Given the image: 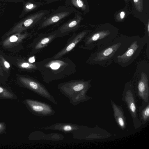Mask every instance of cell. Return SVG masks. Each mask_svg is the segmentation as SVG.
<instances>
[{
	"label": "cell",
	"mask_w": 149,
	"mask_h": 149,
	"mask_svg": "<svg viewBox=\"0 0 149 149\" xmlns=\"http://www.w3.org/2000/svg\"><path fill=\"white\" fill-rule=\"evenodd\" d=\"M132 38L133 36H118L113 40L95 49L88 58V62L91 65L107 67L116 57L125 51Z\"/></svg>",
	"instance_id": "1"
},
{
	"label": "cell",
	"mask_w": 149,
	"mask_h": 149,
	"mask_svg": "<svg viewBox=\"0 0 149 149\" xmlns=\"http://www.w3.org/2000/svg\"><path fill=\"white\" fill-rule=\"evenodd\" d=\"M91 80L70 81L58 84V88L69 100V102L76 106L91 98L86 94L91 86Z\"/></svg>",
	"instance_id": "2"
},
{
	"label": "cell",
	"mask_w": 149,
	"mask_h": 149,
	"mask_svg": "<svg viewBox=\"0 0 149 149\" xmlns=\"http://www.w3.org/2000/svg\"><path fill=\"white\" fill-rule=\"evenodd\" d=\"M149 43L145 36H133L132 40L125 51L122 54L116 57L113 62L123 67L129 65L138 58L146 43L149 49Z\"/></svg>",
	"instance_id": "3"
},
{
	"label": "cell",
	"mask_w": 149,
	"mask_h": 149,
	"mask_svg": "<svg viewBox=\"0 0 149 149\" xmlns=\"http://www.w3.org/2000/svg\"><path fill=\"white\" fill-rule=\"evenodd\" d=\"M149 65L146 61L139 63L135 73L137 94L142 102H149Z\"/></svg>",
	"instance_id": "4"
},
{
	"label": "cell",
	"mask_w": 149,
	"mask_h": 149,
	"mask_svg": "<svg viewBox=\"0 0 149 149\" xmlns=\"http://www.w3.org/2000/svg\"><path fill=\"white\" fill-rule=\"evenodd\" d=\"M118 35L117 32L109 29L96 30L85 37L84 43L86 48L90 50L95 49L117 38Z\"/></svg>",
	"instance_id": "5"
},
{
	"label": "cell",
	"mask_w": 149,
	"mask_h": 149,
	"mask_svg": "<svg viewBox=\"0 0 149 149\" xmlns=\"http://www.w3.org/2000/svg\"><path fill=\"white\" fill-rule=\"evenodd\" d=\"M133 85L127 82L124 86L122 94V100L125 103L130 113L135 129L139 128L142 124L139 120L137 114L136 104Z\"/></svg>",
	"instance_id": "6"
},
{
	"label": "cell",
	"mask_w": 149,
	"mask_h": 149,
	"mask_svg": "<svg viewBox=\"0 0 149 149\" xmlns=\"http://www.w3.org/2000/svg\"><path fill=\"white\" fill-rule=\"evenodd\" d=\"M51 11L50 10H42L29 15L15 25L6 34L7 36L23 31L39 24L44 17Z\"/></svg>",
	"instance_id": "7"
},
{
	"label": "cell",
	"mask_w": 149,
	"mask_h": 149,
	"mask_svg": "<svg viewBox=\"0 0 149 149\" xmlns=\"http://www.w3.org/2000/svg\"><path fill=\"white\" fill-rule=\"evenodd\" d=\"M77 10L74 7L65 5L59 6L47 15L39 24L41 29L56 23L74 13Z\"/></svg>",
	"instance_id": "8"
},
{
	"label": "cell",
	"mask_w": 149,
	"mask_h": 149,
	"mask_svg": "<svg viewBox=\"0 0 149 149\" xmlns=\"http://www.w3.org/2000/svg\"><path fill=\"white\" fill-rule=\"evenodd\" d=\"M22 102L33 115L40 117L51 116L55 113L52 106L45 102L30 99L24 100Z\"/></svg>",
	"instance_id": "9"
},
{
	"label": "cell",
	"mask_w": 149,
	"mask_h": 149,
	"mask_svg": "<svg viewBox=\"0 0 149 149\" xmlns=\"http://www.w3.org/2000/svg\"><path fill=\"white\" fill-rule=\"evenodd\" d=\"M19 81L24 87L49 100L56 105L58 104L57 101L53 95L44 85L38 81L22 77H19Z\"/></svg>",
	"instance_id": "10"
},
{
	"label": "cell",
	"mask_w": 149,
	"mask_h": 149,
	"mask_svg": "<svg viewBox=\"0 0 149 149\" xmlns=\"http://www.w3.org/2000/svg\"><path fill=\"white\" fill-rule=\"evenodd\" d=\"M74 17L60 26L56 30L58 33H63L76 29L80 26L83 19L81 13L77 10L74 13Z\"/></svg>",
	"instance_id": "11"
},
{
	"label": "cell",
	"mask_w": 149,
	"mask_h": 149,
	"mask_svg": "<svg viewBox=\"0 0 149 149\" xmlns=\"http://www.w3.org/2000/svg\"><path fill=\"white\" fill-rule=\"evenodd\" d=\"M82 126L70 123H58L41 128L45 130L60 131L66 134L73 133L80 128Z\"/></svg>",
	"instance_id": "12"
},
{
	"label": "cell",
	"mask_w": 149,
	"mask_h": 149,
	"mask_svg": "<svg viewBox=\"0 0 149 149\" xmlns=\"http://www.w3.org/2000/svg\"><path fill=\"white\" fill-rule=\"evenodd\" d=\"M111 103L114 117L118 125L122 130H125L126 128L127 122L122 107L117 104L112 100H111Z\"/></svg>",
	"instance_id": "13"
},
{
	"label": "cell",
	"mask_w": 149,
	"mask_h": 149,
	"mask_svg": "<svg viewBox=\"0 0 149 149\" xmlns=\"http://www.w3.org/2000/svg\"><path fill=\"white\" fill-rule=\"evenodd\" d=\"M64 136L60 134L52 133L48 134L40 131H35L31 133L28 136L31 140H47L59 141L63 140Z\"/></svg>",
	"instance_id": "14"
},
{
	"label": "cell",
	"mask_w": 149,
	"mask_h": 149,
	"mask_svg": "<svg viewBox=\"0 0 149 149\" xmlns=\"http://www.w3.org/2000/svg\"><path fill=\"white\" fill-rule=\"evenodd\" d=\"M28 35L26 32L23 33L20 32L13 33L4 40L3 46L7 48L14 47L18 45Z\"/></svg>",
	"instance_id": "15"
},
{
	"label": "cell",
	"mask_w": 149,
	"mask_h": 149,
	"mask_svg": "<svg viewBox=\"0 0 149 149\" xmlns=\"http://www.w3.org/2000/svg\"><path fill=\"white\" fill-rule=\"evenodd\" d=\"M89 32V30H86L80 33L66 47L56 54L54 58H58L71 51Z\"/></svg>",
	"instance_id": "16"
},
{
	"label": "cell",
	"mask_w": 149,
	"mask_h": 149,
	"mask_svg": "<svg viewBox=\"0 0 149 149\" xmlns=\"http://www.w3.org/2000/svg\"><path fill=\"white\" fill-rule=\"evenodd\" d=\"M44 5V3L36 1L34 0H29L25 2L24 4L23 10L20 17H22L30 12L37 10Z\"/></svg>",
	"instance_id": "17"
},
{
	"label": "cell",
	"mask_w": 149,
	"mask_h": 149,
	"mask_svg": "<svg viewBox=\"0 0 149 149\" xmlns=\"http://www.w3.org/2000/svg\"><path fill=\"white\" fill-rule=\"evenodd\" d=\"M139 118L142 124H145L149 120V102H142L139 109Z\"/></svg>",
	"instance_id": "18"
},
{
	"label": "cell",
	"mask_w": 149,
	"mask_h": 149,
	"mask_svg": "<svg viewBox=\"0 0 149 149\" xmlns=\"http://www.w3.org/2000/svg\"><path fill=\"white\" fill-rule=\"evenodd\" d=\"M16 95L9 89L0 86V100L1 99L16 100Z\"/></svg>",
	"instance_id": "19"
},
{
	"label": "cell",
	"mask_w": 149,
	"mask_h": 149,
	"mask_svg": "<svg viewBox=\"0 0 149 149\" xmlns=\"http://www.w3.org/2000/svg\"><path fill=\"white\" fill-rule=\"evenodd\" d=\"M65 4L66 6H72L76 10L77 9L83 11H85L87 8L84 0H66Z\"/></svg>",
	"instance_id": "20"
},
{
	"label": "cell",
	"mask_w": 149,
	"mask_h": 149,
	"mask_svg": "<svg viewBox=\"0 0 149 149\" xmlns=\"http://www.w3.org/2000/svg\"><path fill=\"white\" fill-rule=\"evenodd\" d=\"M55 36L56 34H52L42 39L36 45L35 47V49H40L45 46L55 37Z\"/></svg>",
	"instance_id": "21"
},
{
	"label": "cell",
	"mask_w": 149,
	"mask_h": 149,
	"mask_svg": "<svg viewBox=\"0 0 149 149\" xmlns=\"http://www.w3.org/2000/svg\"><path fill=\"white\" fill-rule=\"evenodd\" d=\"M17 65L19 68L23 69L31 70L36 68V67L35 64L24 61L18 62Z\"/></svg>",
	"instance_id": "22"
},
{
	"label": "cell",
	"mask_w": 149,
	"mask_h": 149,
	"mask_svg": "<svg viewBox=\"0 0 149 149\" xmlns=\"http://www.w3.org/2000/svg\"><path fill=\"white\" fill-rule=\"evenodd\" d=\"M0 59L1 65L4 70L8 72L10 68V63L1 56H0Z\"/></svg>",
	"instance_id": "23"
},
{
	"label": "cell",
	"mask_w": 149,
	"mask_h": 149,
	"mask_svg": "<svg viewBox=\"0 0 149 149\" xmlns=\"http://www.w3.org/2000/svg\"><path fill=\"white\" fill-rule=\"evenodd\" d=\"M135 6L138 11H140L143 9L142 0H133Z\"/></svg>",
	"instance_id": "24"
},
{
	"label": "cell",
	"mask_w": 149,
	"mask_h": 149,
	"mask_svg": "<svg viewBox=\"0 0 149 149\" xmlns=\"http://www.w3.org/2000/svg\"><path fill=\"white\" fill-rule=\"evenodd\" d=\"M7 126L5 123L0 121V135L3 134H6Z\"/></svg>",
	"instance_id": "25"
},
{
	"label": "cell",
	"mask_w": 149,
	"mask_h": 149,
	"mask_svg": "<svg viewBox=\"0 0 149 149\" xmlns=\"http://www.w3.org/2000/svg\"><path fill=\"white\" fill-rule=\"evenodd\" d=\"M55 61L53 63H52L50 65V67L52 68H57L60 66V63L59 62Z\"/></svg>",
	"instance_id": "26"
},
{
	"label": "cell",
	"mask_w": 149,
	"mask_h": 149,
	"mask_svg": "<svg viewBox=\"0 0 149 149\" xmlns=\"http://www.w3.org/2000/svg\"><path fill=\"white\" fill-rule=\"evenodd\" d=\"M42 0L45 2V4H47L50 3H53L54 2H56L58 1H61L63 0Z\"/></svg>",
	"instance_id": "27"
},
{
	"label": "cell",
	"mask_w": 149,
	"mask_h": 149,
	"mask_svg": "<svg viewBox=\"0 0 149 149\" xmlns=\"http://www.w3.org/2000/svg\"><path fill=\"white\" fill-rule=\"evenodd\" d=\"M125 13L124 12L121 11L120 13V18L121 19H123L125 16Z\"/></svg>",
	"instance_id": "28"
},
{
	"label": "cell",
	"mask_w": 149,
	"mask_h": 149,
	"mask_svg": "<svg viewBox=\"0 0 149 149\" xmlns=\"http://www.w3.org/2000/svg\"><path fill=\"white\" fill-rule=\"evenodd\" d=\"M1 66L0 65V73H1Z\"/></svg>",
	"instance_id": "29"
}]
</instances>
